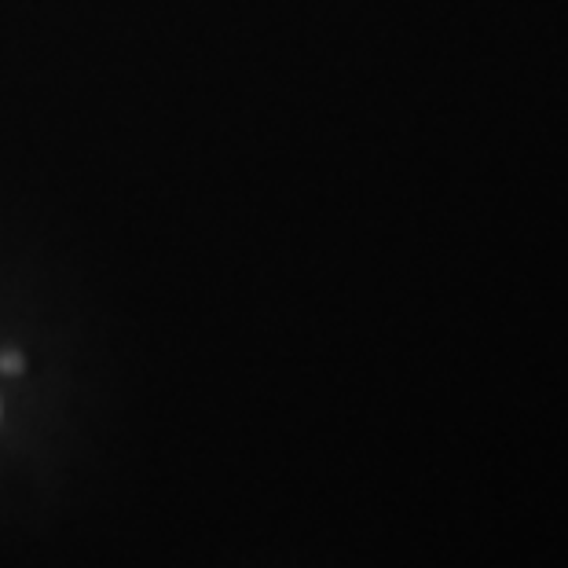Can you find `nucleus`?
Returning a JSON list of instances; mask_svg holds the SVG:
<instances>
[{"label":"nucleus","instance_id":"obj_1","mask_svg":"<svg viewBox=\"0 0 568 568\" xmlns=\"http://www.w3.org/2000/svg\"><path fill=\"white\" fill-rule=\"evenodd\" d=\"M0 364H4V371H19V359H16V356H11V353H8L4 359H0Z\"/></svg>","mask_w":568,"mask_h":568}]
</instances>
